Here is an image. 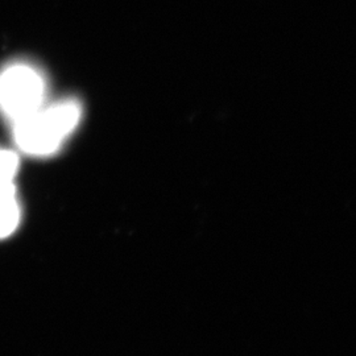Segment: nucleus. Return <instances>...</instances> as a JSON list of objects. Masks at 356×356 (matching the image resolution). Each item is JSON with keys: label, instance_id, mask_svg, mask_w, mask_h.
<instances>
[{"label": "nucleus", "instance_id": "39448f33", "mask_svg": "<svg viewBox=\"0 0 356 356\" xmlns=\"http://www.w3.org/2000/svg\"><path fill=\"white\" fill-rule=\"evenodd\" d=\"M13 193H16L13 182H0V198Z\"/></svg>", "mask_w": 356, "mask_h": 356}, {"label": "nucleus", "instance_id": "f03ea898", "mask_svg": "<svg viewBox=\"0 0 356 356\" xmlns=\"http://www.w3.org/2000/svg\"><path fill=\"white\" fill-rule=\"evenodd\" d=\"M47 82L32 65L15 63L0 73V113L16 122L44 106Z\"/></svg>", "mask_w": 356, "mask_h": 356}, {"label": "nucleus", "instance_id": "f257e3e1", "mask_svg": "<svg viewBox=\"0 0 356 356\" xmlns=\"http://www.w3.org/2000/svg\"><path fill=\"white\" fill-rule=\"evenodd\" d=\"M81 106L65 99L42 106L38 111L13 122V139L22 152L49 156L57 152L81 120Z\"/></svg>", "mask_w": 356, "mask_h": 356}, {"label": "nucleus", "instance_id": "7ed1b4c3", "mask_svg": "<svg viewBox=\"0 0 356 356\" xmlns=\"http://www.w3.org/2000/svg\"><path fill=\"white\" fill-rule=\"evenodd\" d=\"M20 220V207L16 193L0 198V239L7 238L17 227Z\"/></svg>", "mask_w": 356, "mask_h": 356}, {"label": "nucleus", "instance_id": "20e7f679", "mask_svg": "<svg viewBox=\"0 0 356 356\" xmlns=\"http://www.w3.org/2000/svg\"><path fill=\"white\" fill-rule=\"evenodd\" d=\"M19 169V157L16 153L0 148V182H13Z\"/></svg>", "mask_w": 356, "mask_h": 356}]
</instances>
